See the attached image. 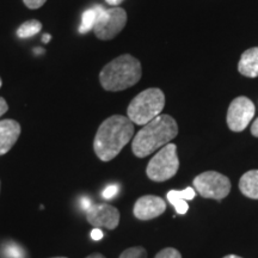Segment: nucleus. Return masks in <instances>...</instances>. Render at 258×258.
I'll return each instance as SVG.
<instances>
[{
	"instance_id": "obj_1",
	"label": "nucleus",
	"mask_w": 258,
	"mask_h": 258,
	"mask_svg": "<svg viewBox=\"0 0 258 258\" xmlns=\"http://www.w3.org/2000/svg\"><path fill=\"white\" fill-rule=\"evenodd\" d=\"M134 137V123L127 116L112 115L99 125L93 139L96 156L108 163L120 154Z\"/></svg>"
},
{
	"instance_id": "obj_2",
	"label": "nucleus",
	"mask_w": 258,
	"mask_h": 258,
	"mask_svg": "<svg viewBox=\"0 0 258 258\" xmlns=\"http://www.w3.org/2000/svg\"><path fill=\"white\" fill-rule=\"evenodd\" d=\"M178 134V125L170 115H159L134 135L132 151L138 158H146L170 144Z\"/></svg>"
},
{
	"instance_id": "obj_3",
	"label": "nucleus",
	"mask_w": 258,
	"mask_h": 258,
	"mask_svg": "<svg viewBox=\"0 0 258 258\" xmlns=\"http://www.w3.org/2000/svg\"><path fill=\"white\" fill-rule=\"evenodd\" d=\"M143 76L141 63L137 57L123 54L106 63L99 73V82L106 91H123L135 85Z\"/></svg>"
},
{
	"instance_id": "obj_4",
	"label": "nucleus",
	"mask_w": 258,
	"mask_h": 258,
	"mask_svg": "<svg viewBox=\"0 0 258 258\" xmlns=\"http://www.w3.org/2000/svg\"><path fill=\"white\" fill-rule=\"evenodd\" d=\"M165 106V95L158 88L140 92L129 103L127 117L134 124L145 125L159 116Z\"/></svg>"
},
{
	"instance_id": "obj_5",
	"label": "nucleus",
	"mask_w": 258,
	"mask_h": 258,
	"mask_svg": "<svg viewBox=\"0 0 258 258\" xmlns=\"http://www.w3.org/2000/svg\"><path fill=\"white\" fill-rule=\"evenodd\" d=\"M179 169V159L177 156V146L167 144L154 154L146 167V175L153 182H166L176 175Z\"/></svg>"
},
{
	"instance_id": "obj_6",
	"label": "nucleus",
	"mask_w": 258,
	"mask_h": 258,
	"mask_svg": "<svg viewBox=\"0 0 258 258\" xmlns=\"http://www.w3.org/2000/svg\"><path fill=\"white\" fill-rule=\"evenodd\" d=\"M96 9L97 17L93 27L96 37L102 41L112 40L116 35L123 30L127 24V12L118 6L104 9L101 5H96Z\"/></svg>"
},
{
	"instance_id": "obj_7",
	"label": "nucleus",
	"mask_w": 258,
	"mask_h": 258,
	"mask_svg": "<svg viewBox=\"0 0 258 258\" xmlns=\"http://www.w3.org/2000/svg\"><path fill=\"white\" fill-rule=\"evenodd\" d=\"M194 189L202 198L220 201L231 191V180L217 171H206L192 180Z\"/></svg>"
},
{
	"instance_id": "obj_8",
	"label": "nucleus",
	"mask_w": 258,
	"mask_h": 258,
	"mask_svg": "<svg viewBox=\"0 0 258 258\" xmlns=\"http://www.w3.org/2000/svg\"><path fill=\"white\" fill-rule=\"evenodd\" d=\"M254 115V104L247 97L240 96L231 102L227 110V125L232 132L239 133L249 125Z\"/></svg>"
},
{
	"instance_id": "obj_9",
	"label": "nucleus",
	"mask_w": 258,
	"mask_h": 258,
	"mask_svg": "<svg viewBox=\"0 0 258 258\" xmlns=\"http://www.w3.org/2000/svg\"><path fill=\"white\" fill-rule=\"evenodd\" d=\"M120 212L114 206L108 203L92 205L86 209V220L93 228L115 230L120 224Z\"/></svg>"
},
{
	"instance_id": "obj_10",
	"label": "nucleus",
	"mask_w": 258,
	"mask_h": 258,
	"mask_svg": "<svg viewBox=\"0 0 258 258\" xmlns=\"http://www.w3.org/2000/svg\"><path fill=\"white\" fill-rule=\"evenodd\" d=\"M166 211V202L159 196L145 195L138 199L133 208V214L138 220H152L160 217Z\"/></svg>"
},
{
	"instance_id": "obj_11",
	"label": "nucleus",
	"mask_w": 258,
	"mask_h": 258,
	"mask_svg": "<svg viewBox=\"0 0 258 258\" xmlns=\"http://www.w3.org/2000/svg\"><path fill=\"white\" fill-rule=\"evenodd\" d=\"M19 135H21V124L17 121H0V156H4L15 146Z\"/></svg>"
},
{
	"instance_id": "obj_12",
	"label": "nucleus",
	"mask_w": 258,
	"mask_h": 258,
	"mask_svg": "<svg viewBox=\"0 0 258 258\" xmlns=\"http://www.w3.org/2000/svg\"><path fill=\"white\" fill-rule=\"evenodd\" d=\"M238 71L241 76L247 78H256L258 77V47L250 48L241 54Z\"/></svg>"
},
{
	"instance_id": "obj_13",
	"label": "nucleus",
	"mask_w": 258,
	"mask_h": 258,
	"mask_svg": "<svg viewBox=\"0 0 258 258\" xmlns=\"http://www.w3.org/2000/svg\"><path fill=\"white\" fill-rule=\"evenodd\" d=\"M239 190L246 198L258 200V170H250L241 176Z\"/></svg>"
},
{
	"instance_id": "obj_14",
	"label": "nucleus",
	"mask_w": 258,
	"mask_h": 258,
	"mask_svg": "<svg viewBox=\"0 0 258 258\" xmlns=\"http://www.w3.org/2000/svg\"><path fill=\"white\" fill-rule=\"evenodd\" d=\"M41 29H42L41 22L37 21V19H31V21L24 22V23L18 28L17 35L18 37L21 38L32 37L35 36V35H37L38 32L41 31Z\"/></svg>"
},
{
	"instance_id": "obj_15",
	"label": "nucleus",
	"mask_w": 258,
	"mask_h": 258,
	"mask_svg": "<svg viewBox=\"0 0 258 258\" xmlns=\"http://www.w3.org/2000/svg\"><path fill=\"white\" fill-rule=\"evenodd\" d=\"M166 198H167V201H169L171 205L175 207L176 212L178 213V214L183 215L188 212L189 206H188V203H186L185 200H183L180 190H170V191L167 192Z\"/></svg>"
},
{
	"instance_id": "obj_16",
	"label": "nucleus",
	"mask_w": 258,
	"mask_h": 258,
	"mask_svg": "<svg viewBox=\"0 0 258 258\" xmlns=\"http://www.w3.org/2000/svg\"><path fill=\"white\" fill-rule=\"evenodd\" d=\"M96 17H97L96 6H93V8L86 10V11L84 12L83 18H82V24H80L79 27L80 34H85V32H89L90 30H93Z\"/></svg>"
},
{
	"instance_id": "obj_17",
	"label": "nucleus",
	"mask_w": 258,
	"mask_h": 258,
	"mask_svg": "<svg viewBox=\"0 0 258 258\" xmlns=\"http://www.w3.org/2000/svg\"><path fill=\"white\" fill-rule=\"evenodd\" d=\"M118 258H147V251L143 246L128 247Z\"/></svg>"
},
{
	"instance_id": "obj_18",
	"label": "nucleus",
	"mask_w": 258,
	"mask_h": 258,
	"mask_svg": "<svg viewBox=\"0 0 258 258\" xmlns=\"http://www.w3.org/2000/svg\"><path fill=\"white\" fill-rule=\"evenodd\" d=\"M154 258H182V254L173 247H166V249L159 251Z\"/></svg>"
},
{
	"instance_id": "obj_19",
	"label": "nucleus",
	"mask_w": 258,
	"mask_h": 258,
	"mask_svg": "<svg viewBox=\"0 0 258 258\" xmlns=\"http://www.w3.org/2000/svg\"><path fill=\"white\" fill-rule=\"evenodd\" d=\"M5 253L9 258H23L24 252L21 247L15 244H10L5 249Z\"/></svg>"
},
{
	"instance_id": "obj_20",
	"label": "nucleus",
	"mask_w": 258,
	"mask_h": 258,
	"mask_svg": "<svg viewBox=\"0 0 258 258\" xmlns=\"http://www.w3.org/2000/svg\"><path fill=\"white\" fill-rule=\"evenodd\" d=\"M118 192V186L112 184V185H109L106 186V188L104 189V191H103V198L106 199V200H110L114 198V196L117 195Z\"/></svg>"
},
{
	"instance_id": "obj_21",
	"label": "nucleus",
	"mask_w": 258,
	"mask_h": 258,
	"mask_svg": "<svg viewBox=\"0 0 258 258\" xmlns=\"http://www.w3.org/2000/svg\"><path fill=\"white\" fill-rule=\"evenodd\" d=\"M46 2L47 0H23L24 5L30 10L40 9L41 6H43L44 4H46Z\"/></svg>"
},
{
	"instance_id": "obj_22",
	"label": "nucleus",
	"mask_w": 258,
	"mask_h": 258,
	"mask_svg": "<svg viewBox=\"0 0 258 258\" xmlns=\"http://www.w3.org/2000/svg\"><path fill=\"white\" fill-rule=\"evenodd\" d=\"M180 192H182V198L183 200H185V201H189V200H192L195 198L196 195V190L191 188V186H189V188H185L184 190H180Z\"/></svg>"
},
{
	"instance_id": "obj_23",
	"label": "nucleus",
	"mask_w": 258,
	"mask_h": 258,
	"mask_svg": "<svg viewBox=\"0 0 258 258\" xmlns=\"http://www.w3.org/2000/svg\"><path fill=\"white\" fill-rule=\"evenodd\" d=\"M103 232L101 228H93L92 232H91V238L93 240H101L103 238Z\"/></svg>"
},
{
	"instance_id": "obj_24",
	"label": "nucleus",
	"mask_w": 258,
	"mask_h": 258,
	"mask_svg": "<svg viewBox=\"0 0 258 258\" xmlns=\"http://www.w3.org/2000/svg\"><path fill=\"white\" fill-rule=\"evenodd\" d=\"M9 110V104L3 97H0V116H3Z\"/></svg>"
},
{
	"instance_id": "obj_25",
	"label": "nucleus",
	"mask_w": 258,
	"mask_h": 258,
	"mask_svg": "<svg viewBox=\"0 0 258 258\" xmlns=\"http://www.w3.org/2000/svg\"><path fill=\"white\" fill-rule=\"evenodd\" d=\"M251 134L253 135V137L258 138V118L253 121L252 125H251Z\"/></svg>"
},
{
	"instance_id": "obj_26",
	"label": "nucleus",
	"mask_w": 258,
	"mask_h": 258,
	"mask_svg": "<svg viewBox=\"0 0 258 258\" xmlns=\"http://www.w3.org/2000/svg\"><path fill=\"white\" fill-rule=\"evenodd\" d=\"M106 4L112 6V8H115V6H118L121 4V3H123V0H105Z\"/></svg>"
},
{
	"instance_id": "obj_27",
	"label": "nucleus",
	"mask_w": 258,
	"mask_h": 258,
	"mask_svg": "<svg viewBox=\"0 0 258 258\" xmlns=\"http://www.w3.org/2000/svg\"><path fill=\"white\" fill-rule=\"evenodd\" d=\"M91 205H92V203H91V201H90L89 199L85 198V199L82 200V207H83L84 209H85V211H86V209H88Z\"/></svg>"
},
{
	"instance_id": "obj_28",
	"label": "nucleus",
	"mask_w": 258,
	"mask_h": 258,
	"mask_svg": "<svg viewBox=\"0 0 258 258\" xmlns=\"http://www.w3.org/2000/svg\"><path fill=\"white\" fill-rule=\"evenodd\" d=\"M86 258H106L105 256H103L102 253H98V252H95L92 254H90V256H88Z\"/></svg>"
},
{
	"instance_id": "obj_29",
	"label": "nucleus",
	"mask_w": 258,
	"mask_h": 258,
	"mask_svg": "<svg viewBox=\"0 0 258 258\" xmlns=\"http://www.w3.org/2000/svg\"><path fill=\"white\" fill-rule=\"evenodd\" d=\"M50 35H44V36H43V40H42V41H43L44 42V43H47V42H49L50 41Z\"/></svg>"
},
{
	"instance_id": "obj_30",
	"label": "nucleus",
	"mask_w": 258,
	"mask_h": 258,
	"mask_svg": "<svg viewBox=\"0 0 258 258\" xmlns=\"http://www.w3.org/2000/svg\"><path fill=\"white\" fill-rule=\"evenodd\" d=\"M224 258H241V257L235 256V254H228V256H225Z\"/></svg>"
},
{
	"instance_id": "obj_31",
	"label": "nucleus",
	"mask_w": 258,
	"mask_h": 258,
	"mask_svg": "<svg viewBox=\"0 0 258 258\" xmlns=\"http://www.w3.org/2000/svg\"><path fill=\"white\" fill-rule=\"evenodd\" d=\"M2 85H3V80L0 78V89H2Z\"/></svg>"
},
{
	"instance_id": "obj_32",
	"label": "nucleus",
	"mask_w": 258,
	"mask_h": 258,
	"mask_svg": "<svg viewBox=\"0 0 258 258\" xmlns=\"http://www.w3.org/2000/svg\"><path fill=\"white\" fill-rule=\"evenodd\" d=\"M51 258H67V257H51Z\"/></svg>"
}]
</instances>
